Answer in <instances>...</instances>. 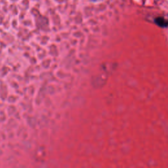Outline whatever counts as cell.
Returning <instances> with one entry per match:
<instances>
[{"mask_svg": "<svg viewBox=\"0 0 168 168\" xmlns=\"http://www.w3.org/2000/svg\"><path fill=\"white\" fill-rule=\"evenodd\" d=\"M154 22H155V23L158 26H159L160 27L165 28L168 26V22L162 17H158L155 18V20H154Z\"/></svg>", "mask_w": 168, "mask_h": 168, "instance_id": "cell-1", "label": "cell"}]
</instances>
